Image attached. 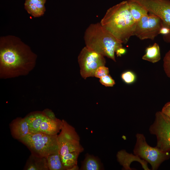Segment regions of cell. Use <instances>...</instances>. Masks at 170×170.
<instances>
[{
    "instance_id": "6da1fadb",
    "label": "cell",
    "mask_w": 170,
    "mask_h": 170,
    "mask_svg": "<svg viewBox=\"0 0 170 170\" xmlns=\"http://www.w3.org/2000/svg\"><path fill=\"white\" fill-rule=\"evenodd\" d=\"M37 58L19 37L13 35L0 37V78L27 75L35 67Z\"/></svg>"
},
{
    "instance_id": "7a4b0ae2",
    "label": "cell",
    "mask_w": 170,
    "mask_h": 170,
    "mask_svg": "<svg viewBox=\"0 0 170 170\" xmlns=\"http://www.w3.org/2000/svg\"><path fill=\"white\" fill-rule=\"evenodd\" d=\"M136 22L131 14L127 0L109 8L100 23L117 40L125 44L133 36Z\"/></svg>"
},
{
    "instance_id": "3957f363",
    "label": "cell",
    "mask_w": 170,
    "mask_h": 170,
    "mask_svg": "<svg viewBox=\"0 0 170 170\" xmlns=\"http://www.w3.org/2000/svg\"><path fill=\"white\" fill-rule=\"evenodd\" d=\"M84 39L86 47L115 62V53L122 47V43L100 22L90 25L85 31Z\"/></svg>"
},
{
    "instance_id": "277c9868",
    "label": "cell",
    "mask_w": 170,
    "mask_h": 170,
    "mask_svg": "<svg viewBox=\"0 0 170 170\" xmlns=\"http://www.w3.org/2000/svg\"><path fill=\"white\" fill-rule=\"evenodd\" d=\"M57 135L41 132L30 133L19 140L28 148L32 154L47 157L51 154L59 152Z\"/></svg>"
},
{
    "instance_id": "5b68a950",
    "label": "cell",
    "mask_w": 170,
    "mask_h": 170,
    "mask_svg": "<svg viewBox=\"0 0 170 170\" xmlns=\"http://www.w3.org/2000/svg\"><path fill=\"white\" fill-rule=\"evenodd\" d=\"M136 137L133 154L149 163L152 170H157L163 162L170 158L169 152H164L156 146L152 147L149 145L143 134L138 133Z\"/></svg>"
},
{
    "instance_id": "8992f818",
    "label": "cell",
    "mask_w": 170,
    "mask_h": 170,
    "mask_svg": "<svg viewBox=\"0 0 170 170\" xmlns=\"http://www.w3.org/2000/svg\"><path fill=\"white\" fill-rule=\"evenodd\" d=\"M62 121L61 131L57 135L59 153L60 156L73 152H82L84 148L80 144V137L75 128L65 120Z\"/></svg>"
},
{
    "instance_id": "52a82bcc",
    "label": "cell",
    "mask_w": 170,
    "mask_h": 170,
    "mask_svg": "<svg viewBox=\"0 0 170 170\" xmlns=\"http://www.w3.org/2000/svg\"><path fill=\"white\" fill-rule=\"evenodd\" d=\"M149 130L150 134L156 136V146L163 151L170 152V118L161 111L157 112Z\"/></svg>"
},
{
    "instance_id": "ba28073f",
    "label": "cell",
    "mask_w": 170,
    "mask_h": 170,
    "mask_svg": "<svg viewBox=\"0 0 170 170\" xmlns=\"http://www.w3.org/2000/svg\"><path fill=\"white\" fill-rule=\"evenodd\" d=\"M80 73L84 79L94 76L95 72L99 66L105 65L104 56L85 46L82 49L78 57Z\"/></svg>"
},
{
    "instance_id": "9c48e42d",
    "label": "cell",
    "mask_w": 170,
    "mask_h": 170,
    "mask_svg": "<svg viewBox=\"0 0 170 170\" xmlns=\"http://www.w3.org/2000/svg\"><path fill=\"white\" fill-rule=\"evenodd\" d=\"M149 13L155 14L161 20L162 26L170 30V0H135ZM164 41L170 43V33L163 38Z\"/></svg>"
},
{
    "instance_id": "30bf717a",
    "label": "cell",
    "mask_w": 170,
    "mask_h": 170,
    "mask_svg": "<svg viewBox=\"0 0 170 170\" xmlns=\"http://www.w3.org/2000/svg\"><path fill=\"white\" fill-rule=\"evenodd\" d=\"M162 26V21L159 17L149 13L136 22L133 36L140 40H153L159 34Z\"/></svg>"
},
{
    "instance_id": "8fae6325",
    "label": "cell",
    "mask_w": 170,
    "mask_h": 170,
    "mask_svg": "<svg viewBox=\"0 0 170 170\" xmlns=\"http://www.w3.org/2000/svg\"><path fill=\"white\" fill-rule=\"evenodd\" d=\"M116 157L118 162L122 166V169H134L130 167V165L132 162L137 161L141 164L144 170H150L147 166V162L134 154L133 155L127 153L124 150H122L118 152Z\"/></svg>"
},
{
    "instance_id": "7c38bea8",
    "label": "cell",
    "mask_w": 170,
    "mask_h": 170,
    "mask_svg": "<svg viewBox=\"0 0 170 170\" xmlns=\"http://www.w3.org/2000/svg\"><path fill=\"white\" fill-rule=\"evenodd\" d=\"M10 128L13 136L19 140L30 133L26 118L16 119L12 122Z\"/></svg>"
},
{
    "instance_id": "4fadbf2b",
    "label": "cell",
    "mask_w": 170,
    "mask_h": 170,
    "mask_svg": "<svg viewBox=\"0 0 170 170\" xmlns=\"http://www.w3.org/2000/svg\"><path fill=\"white\" fill-rule=\"evenodd\" d=\"M46 0H26L24 8L28 13L34 17L42 16L46 11Z\"/></svg>"
},
{
    "instance_id": "5bb4252c",
    "label": "cell",
    "mask_w": 170,
    "mask_h": 170,
    "mask_svg": "<svg viewBox=\"0 0 170 170\" xmlns=\"http://www.w3.org/2000/svg\"><path fill=\"white\" fill-rule=\"evenodd\" d=\"M62 121L52 120L46 116L41 123L39 128V132L51 135H56L61 130Z\"/></svg>"
},
{
    "instance_id": "9a60e30c",
    "label": "cell",
    "mask_w": 170,
    "mask_h": 170,
    "mask_svg": "<svg viewBox=\"0 0 170 170\" xmlns=\"http://www.w3.org/2000/svg\"><path fill=\"white\" fill-rule=\"evenodd\" d=\"M25 169L49 170L46 157L38 156L32 154L27 162Z\"/></svg>"
},
{
    "instance_id": "2e32d148",
    "label": "cell",
    "mask_w": 170,
    "mask_h": 170,
    "mask_svg": "<svg viewBox=\"0 0 170 170\" xmlns=\"http://www.w3.org/2000/svg\"><path fill=\"white\" fill-rule=\"evenodd\" d=\"M46 117L43 113H36L25 117L28 122L30 133L39 132L40 125Z\"/></svg>"
},
{
    "instance_id": "e0dca14e",
    "label": "cell",
    "mask_w": 170,
    "mask_h": 170,
    "mask_svg": "<svg viewBox=\"0 0 170 170\" xmlns=\"http://www.w3.org/2000/svg\"><path fill=\"white\" fill-rule=\"evenodd\" d=\"M145 53L142 59L150 62L154 63L159 61L161 59L160 48L158 44L155 42L152 45L147 47Z\"/></svg>"
},
{
    "instance_id": "ac0fdd59",
    "label": "cell",
    "mask_w": 170,
    "mask_h": 170,
    "mask_svg": "<svg viewBox=\"0 0 170 170\" xmlns=\"http://www.w3.org/2000/svg\"><path fill=\"white\" fill-rule=\"evenodd\" d=\"M102 166L99 160L96 157L87 153L82 162L81 170H100Z\"/></svg>"
},
{
    "instance_id": "d6986e66",
    "label": "cell",
    "mask_w": 170,
    "mask_h": 170,
    "mask_svg": "<svg viewBox=\"0 0 170 170\" xmlns=\"http://www.w3.org/2000/svg\"><path fill=\"white\" fill-rule=\"evenodd\" d=\"M131 14L134 20L137 22L149 13L145 9L138 3L128 0Z\"/></svg>"
},
{
    "instance_id": "ffe728a7",
    "label": "cell",
    "mask_w": 170,
    "mask_h": 170,
    "mask_svg": "<svg viewBox=\"0 0 170 170\" xmlns=\"http://www.w3.org/2000/svg\"><path fill=\"white\" fill-rule=\"evenodd\" d=\"M46 158L49 170H65L59 152L51 154L48 156Z\"/></svg>"
},
{
    "instance_id": "44dd1931",
    "label": "cell",
    "mask_w": 170,
    "mask_h": 170,
    "mask_svg": "<svg viewBox=\"0 0 170 170\" xmlns=\"http://www.w3.org/2000/svg\"><path fill=\"white\" fill-rule=\"evenodd\" d=\"M80 153L79 152L74 151L60 157L65 170H69L73 167L77 165L78 158Z\"/></svg>"
},
{
    "instance_id": "7402d4cb",
    "label": "cell",
    "mask_w": 170,
    "mask_h": 170,
    "mask_svg": "<svg viewBox=\"0 0 170 170\" xmlns=\"http://www.w3.org/2000/svg\"><path fill=\"white\" fill-rule=\"evenodd\" d=\"M121 77L123 82L127 84H131L133 83L135 81L136 78L134 73L130 71L123 72Z\"/></svg>"
},
{
    "instance_id": "603a6c76",
    "label": "cell",
    "mask_w": 170,
    "mask_h": 170,
    "mask_svg": "<svg viewBox=\"0 0 170 170\" xmlns=\"http://www.w3.org/2000/svg\"><path fill=\"white\" fill-rule=\"evenodd\" d=\"M163 66L166 75L170 78V49L166 53L163 58Z\"/></svg>"
},
{
    "instance_id": "cb8c5ba5",
    "label": "cell",
    "mask_w": 170,
    "mask_h": 170,
    "mask_svg": "<svg viewBox=\"0 0 170 170\" xmlns=\"http://www.w3.org/2000/svg\"><path fill=\"white\" fill-rule=\"evenodd\" d=\"M109 70L108 67L105 65L99 67L96 70L94 73V76L96 77L101 78L102 77L108 75Z\"/></svg>"
},
{
    "instance_id": "d4e9b609",
    "label": "cell",
    "mask_w": 170,
    "mask_h": 170,
    "mask_svg": "<svg viewBox=\"0 0 170 170\" xmlns=\"http://www.w3.org/2000/svg\"><path fill=\"white\" fill-rule=\"evenodd\" d=\"M99 82L106 87H113L115 84L114 80L109 74L100 78Z\"/></svg>"
},
{
    "instance_id": "484cf974",
    "label": "cell",
    "mask_w": 170,
    "mask_h": 170,
    "mask_svg": "<svg viewBox=\"0 0 170 170\" xmlns=\"http://www.w3.org/2000/svg\"><path fill=\"white\" fill-rule=\"evenodd\" d=\"M161 111L170 118V101L164 105Z\"/></svg>"
},
{
    "instance_id": "4316f807",
    "label": "cell",
    "mask_w": 170,
    "mask_h": 170,
    "mask_svg": "<svg viewBox=\"0 0 170 170\" xmlns=\"http://www.w3.org/2000/svg\"><path fill=\"white\" fill-rule=\"evenodd\" d=\"M43 113L49 118L54 120H57L59 119L56 118L54 113L49 110L46 109L44 110Z\"/></svg>"
},
{
    "instance_id": "83f0119b",
    "label": "cell",
    "mask_w": 170,
    "mask_h": 170,
    "mask_svg": "<svg viewBox=\"0 0 170 170\" xmlns=\"http://www.w3.org/2000/svg\"><path fill=\"white\" fill-rule=\"evenodd\" d=\"M126 52V50L122 47L118 49L116 51V53L117 56H121L124 54Z\"/></svg>"
},
{
    "instance_id": "f1b7e54d",
    "label": "cell",
    "mask_w": 170,
    "mask_h": 170,
    "mask_svg": "<svg viewBox=\"0 0 170 170\" xmlns=\"http://www.w3.org/2000/svg\"><path fill=\"white\" fill-rule=\"evenodd\" d=\"M79 169V167L77 165H76L71 167L69 170H78Z\"/></svg>"
}]
</instances>
